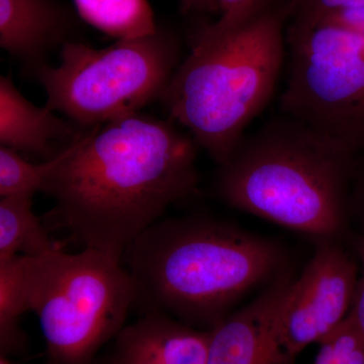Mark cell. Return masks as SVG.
I'll use <instances>...</instances> for the list:
<instances>
[{
    "mask_svg": "<svg viewBox=\"0 0 364 364\" xmlns=\"http://www.w3.org/2000/svg\"><path fill=\"white\" fill-rule=\"evenodd\" d=\"M282 114L364 150V35L331 21L293 20L287 30Z\"/></svg>",
    "mask_w": 364,
    "mask_h": 364,
    "instance_id": "obj_7",
    "label": "cell"
},
{
    "mask_svg": "<svg viewBox=\"0 0 364 364\" xmlns=\"http://www.w3.org/2000/svg\"><path fill=\"white\" fill-rule=\"evenodd\" d=\"M272 0H215L221 13L214 23L219 28H232L240 25L262 11Z\"/></svg>",
    "mask_w": 364,
    "mask_h": 364,
    "instance_id": "obj_19",
    "label": "cell"
},
{
    "mask_svg": "<svg viewBox=\"0 0 364 364\" xmlns=\"http://www.w3.org/2000/svg\"><path fill=\"white\" fill-rule=\"evenodd\" d=\"M355 248L361 262V277L358 279L350 313L364 337V234L355 241Z\"/></svg>",
    "mask_w": 364,
    "mask_h": 364,
    "instance_id": "obj_21",
    "label": "cell"
},
{
    "mask_svg": "<svg viewBox=\"0 0 364 364\" xmlns=\"http://www.w3.org/2000/svg\"><path fill=\"white\" fill-rule=\"evenodd\" d=\"M123 259L135 308L203 331L287 267L279 243L208 215L159 220L132 242Z\"/></svg>",
    "mask_w": 364,
    "mask_h": 364,
    "instance_id": "obj_2",
    "label": "cell"
},
{
    "mask_svg": "<svg viewBox=\"0 0 364 364\" xmlns=\"http://www.w3.org/2000/svg\"><path fill=\"white\" fill-rule=\"evenodd\" d=\"M64 149L44 162L31 163L20 153L0 146V196H30L42 191L47 177L63 157Z\"/></svg>",
    "mask_w": 364,
    "mask_h": 364,
    "instance_id": "obj_16",
    "label": "cell"
},
{
    "mask_svg": "<svg viewBox=\"0 0 364 364\" xmlns=\"http://www.w3.org/2000/svg\"><path fill=\"white\" fill-rule=\"evenodd\" d=\"M76 13L88 25L116 40L142 37L158 26L148 0H73Z\"/></svg>",
    "mask_w": 364,
    "mask_h": 364,
    "instance_id": "obj_14",
    "label": "cell"
},
{
    "mask_svg": "<svg viewBox=\"0 0 364 364\" xmlns=\"http://www.w3.org/2000/svg\"><path fill=\"white\" fill-rule=\"evenodd\" d=\"M312 364H364V337L350 312L318 343Z\"/></svg>",
    "mask_w": 364,
    "mask_h": 364,
    "instance_id": "obj_17",
    "label": "cell"
},
{
    "mask_svg": "<svg viewBox=\"0 0 364 364\" xmlns=\"http://www.w3.org/2000/svg\"><path fill=\"white\" fill-rule=\"evenodd\" d=\"M26 293L48 358L57 364H93L136 303L122 260L90 248L71 254L60 247L28 257Z\"/></svg>",
    "mask_w": 364,
    "mask_h": 364,
    "instance_id": "obj_5",
    "label": "cell"
},
{
    "mask_svg": "<svg viewBox=\"0 0 364 364\" xmlns=\"http://www.w3.org/2000/svg\"><path fill=\"white\" fill-rule=\"evenodd\" d=\"M60 248L50 239L33 210V196L2 198L0 200V259L16 255L37 257Z\"/></svg>",
    "mask_w": 364,
    "mask_h": 364,
    "instance_id": "obj_13",
    "label": "cell"
},
{
    "mask_svg": "<svg viewBox=\"0 0 364 364\" xmlns=\"http://www.w3.org/2000/svg\"><path fill=\"white\" fill-rule=\"evenodd\" d=\"M294 279L284 268L257 298L210 330L207 364H296L280 338V316Z\"/></svg>",
    "mask_w": 364,
    "mask_h": 364,
    "instance_id": "obj_9",
    "label": "cell"
},
{
    "mask_svg": "<svg viewBox=\"0 0 364 364\" xmlns=\"http://www.w3.org/2000/svg\"><path fill=\"white\" fill-rule=\"evenodd\" d=\"M358 153L282 114L244 136L215 177L229 207L318 241H338L350 217Z\"/></svg>",
    "mask_w": 364,
    "mask_h": 364,
    "instance_id": "obj_3",
    "label": "cell"
},
{
    "mask_svg": "<svg viewBox=\"0 0 364 364\" xmlns=\"http://www.w3.org/2000/svg\"><path fill=\"white\" fill-rule=\"evenodd\" d=\"M349 208H350V215H356L364 226V150L358 153L356 158Z\"/></svg>",
    "mask_w": 364,
    "mask_h": 364,
    "instance_id": "obj_20",
    "label": "cell"
},
{
    "mask_svg": "<svg viewBox=\"0 0 364 364\" xmlns=\"http://www.w3.org/2000/svg\"><path fill=\"white\" fill-rule=\"evenodd\" d=\"M282 0L240 25H208L177 67L161 98L169 116L221 165L277 90L287 55Z\"/></svg>",
    "mask_w": 364,
    "mask_h": 364,
    "instance_id": "obj_4",
    "label": "cell"
},
{
    "mask_svg": "<svg viewBox=\"0 0 364 364\" xmlns=\"http://www.w3.org/2000/svg\"><path fill=\"white\" fill-rule=\"evenodd\" d=\"M181 56L176 33L158 28L102 49L79 41L66 43L58 65L41 67L33 76L47 95L46 105L91 129L161 100Z\"/></svg>",
    "mask_w": 364,
    "mask_h": 364,
    "instance_id": "obj_6",
    "label": "cell"
},
{
    "mask_svg": "<svg viewBox=\"0 0 364 364\" xmlns=\"http://www.w3.org/2000/svg\"><path fill=\"white\" fill-rule=\"evenodd\" d=\"M184 6L196 11H218L215 0H183Z\"/></svg>",
    "mask_w": 364,
    "mask_h": 364,
    "instance_id": "obj_23",
    "label": "cell"
},
{
    "mask_svg": "<svg viewBox=\"0 0 364 364\" xmlns=\"http://www.w3.org/2000/svg\"><path fill=\"white\" fill-rule=\"evenodd\" d=\"M87 129L60 119L48 105L26 100L13 79L0 77V146L45 160L56 156Z\"/></svg>",
    "mask_w": 364,
    "mask_h": 364,
    "instance_id": "obj_12",
    "label": "cell"
},
{
    "mask_svg": "<svg viewBox=\"0 0 364 364\" xmlns=\"http://www.w3.org/2000/svg\"><path fill=\"white\" fill-rule=\"evenodd\" d=\"M0 364H14L11 359L9 358V356L6 355H0Z\"/></svg>",
    "mask_w": 364,
    "mask_h": 364,
    "instance_id": "obj_24",
    "label": "cell"
},
{
    "mask_svg": "<svg viewBox=\"0 0 364 364\" xmlns=\"http://www.w3.org/2000/svg\"><path fill=\"white\" fill-rule=\"evenodd\" d=\"M45 364H57L55 361L51 360V359L48 358L47 361H46Z\"/></svg>",
    "mask_w": 364,
    "mask_h": 364,
    "instance_id": "obj_25",
    "label": "cell"
},
{
    "mask_svg": "<svg viewBox=\"0 0 364 364\" xmlns=\"http://www.w3.org/2000/svg\"><path fill=\"white\" fill-rule=\"evenodd\" d=\"M79 16L60 0H0V47L33 75L74 40Z\"/></svg>",
    "mask_w": 364,
    "mask_h": 364,
    "instance_id": "obj_10",
    "label": "cell"
},
{
    "mask_svg": "<svg viewBox=\"0 0 364 364\" xmlns=\"http://www.w3.org/2000/svg\"><path fill=\"white\" fill-rule=\"evenodd\" d=\"M28 256L0 259V355L26 351L28 336L21 327V318L28 312L26 267Z\"/></svg>",
    "mask_w": 364,
    "mask_h": 364,
    "instance_id": "obj_15",
    "label": "cell"
},
{
    "mask_svg": "<svg viewBox=\"0 0 364 364\" xmlns=\"http://www.w3.org/2000/svg\"><path fill=\"white\" fill-rule=\"evenodd\" d=\"M210 331L166 314H142L126 325L93 364H207Z\"/></svg>",
    "mask_w": 364,
    "mask_h": 364,
    "instance_id": "obj_11",
    "label": "cell"
},
{
    "mask_svg": "<svg viewBox=\"0 0 364 364\" xmlns=\"http://www.w3.org/2000/svg\"><path fill=\"white\" fill-rule=\"evenodd\" d=\"M198 144L141 112L87 129L43 184L57 224L83 248L123 259L136 237L200 184Z\"/></svg>",
    "mask_w": 364,
    "mask_h": 364,
    "instance_id": "obj_1",
    "label": "cell"
},
{
    "mask_svg": "<svg viewBox=\"0 0 364 364\" xmlns=\"http://www.w3.org/2000/svg\"><path fill=\"white\" fill-rule=\"evenodd\" d=\"M293 20H318L330 14L364 6V0H284Z\"/></svg>",
    "mask_w": 364,
    "mask_h": 364,
    "instance_id": "obj_18",
    "label": "cell"
},
{
    "mask_svg": "<svg viewBox=\"0 0 364 364\" xmlns=\"http://www.w3.org/2000/svg\"><path fill=\"white\" fill-rule=\"evenodd\" d=\"M358 268L338 241H321L303 272L296 277L280 316V338L296 358L320 343L350 312Z\"/></svg>",
    "mask_w": 364,
    "mask_h": 364,
    "instance_id": "obj_8",
    "label": "cell"
},
{
    "mask_svg": "<svg viewBox=\"0 0 364 364\" xmlns=\"http://www.w3.org/2000/svg\"><path fill=\"white\" fill-rule=\"evenodd\" d=\"M311 21H331V23L345 26V28L358 31V32H364V6L345 9V11L330 14L325 18Z\"/></svg>",
    "mask_w": 364,
    "mask_h": 364,
    "instance_id": "obj_22",
    "label": "cell"
}]
</instances>
